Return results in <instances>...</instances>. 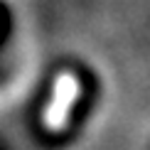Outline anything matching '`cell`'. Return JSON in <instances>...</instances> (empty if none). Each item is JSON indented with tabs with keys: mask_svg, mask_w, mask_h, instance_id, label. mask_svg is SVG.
<instances>
[{
	"mask_svg": "<svg viewBox=\"0 0 150 150\" xmlns=\"http://www.w3.org/2000/svg\"><path fill=\"white\" fill-rule=\"evenodd\" d=\"M81 91V81L79 76H74L71 71H62L54 79L52 86V96H49V103L42 113V128L49 130V133H59V130L67 128V121H69V113L74 108Z\"/></svg>",
	"mask_w": 150,
	"mask_h": 150,
	"instance_id": "obj_1",
	"label": "cell"
}]
</instances>
